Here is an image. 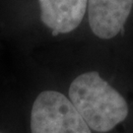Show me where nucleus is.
<instances>
[{"mask_svg":"<svg viewBox=\"0 0 133 133\" xmlns=\"http://www.w3.org/2000/svg\"><path fill=\"white\" fill-rule=\"evenodd\" d=\"M133 0H88V18L92 32L103 39L114 38L123 29Z\"/></svg>","mask_w":133,"mask_h":133,"instance_id":"3","label":"nucleus"},{"mask_svg":"<svg viewBox=\"0 0 133 133\" xmlns=\"http://www.w3.org/2000/svg\"><path fill=\"white\" fill-rule=\"evenodd\" d=\"M41 20L58 34L72 32L81 24L88 0H38Z\"/></svg>","mask_w":133,"mask_h":133,"instance_id":"4","label":"nucleus"},{"mask_svg":"<svg viewBox=\"0 0 133 133\" xmlns=\"http://www.w3.org/2000/svg\"><path fill=\"white\" fill-rule=\"evenodd\" d=\"M32 133H92L69 99L56 91H43L31 111Z\"/></svg>","mask_w":133,"mask_h":133,"instance_id":"2","label":"nucleus"},{"mask_svg":"<svg viewBox=\"0 0 133 133\" xmlns=\"http://www.w3.org/2000/svg\"><path fill=\"white\" fill-rule=\"evenodd\" d=\"M0 133H1V132H0Z\"/></svg>","mask_w":133,"mask_h":133,"instance_id":"6","label":"nucleus"},{"mask_svg":"<svg viewBox=\"0 0 133 133\" xmlns=\"http://www.w3.org/2000/svg\"><path fill=\"white\" fill-rule=\"evenodd\" d=\"M57 35H59V34L57 33V32H55V31H52V36H53V37H56Z\"/></svg>","mask_w":133,"mask_h":133,"instance_id":"5","label":"nucleus"},{"mask_svg":"<svg viewBox=\"0 0 133 133\" xmlns=\"http://www.w3.org/2000/svg\"><path fill=\"white\" fill-rule=\"evenodd\" d=\"M69 100L90 129L97 132H109L128 115L125 99L96 71L73 80Z\"/></svg>","mask_w":133,"mask_h":133,"instance_id":"1","label":"nucleus"}]
</instances>
